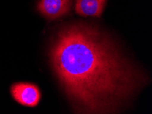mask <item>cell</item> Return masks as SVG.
Segmentation results:
<instances>
[{
    "label": "cell",
    "mask_w": 152,
    "mask_h": 114,
    "mask_svg": "<svg viewBox=\"0 0 152 114\" xmlns=\"http://www.w3.org/2000/svg\"><path fill=\"white\" fill-rule=\"evenodd\" d=\"M53 71L77 113H113L139 91L147 77L122 56L109 37L85 23L64 26L53 38Z\"/></svg>",
    "instance_id": "1"
},
{
    "label": "cell",
    "mask_w": 152,
    "mask_h": 114,
    "mask_svg": "<svg viewBox=\"0 0 152 114\" xmlns=\"http://www.w3.org/2000/svg\"><path fill=\"white\" fill-rule=\"evenodd\" d=\"M10 93L16 102L28 107H36L41 99V92L39 88L31 83H14L10 87Z\"/></svg>",
    "instance_id": "2"
},
{
    "label": "cell",
    "mask_w": 152,
    "mask_h": 114,
    "mask_svg": "<svg viewBox=\"0 0 152 114\" xmlns=\"http://www.w3.org/2000/svg\"><path fill=\"white\" fill-rule=\"evenodd\" d=\"M70 8L71 0H40L37 4V10L49 21L66 15Z\"/></svg>",
    "instance_id": "3"
},
{
    "label": "cell",
    "mask_w": 152,
    "mask_h": 114,
    "mask_svg": "<svg viewBox=\"0 0 152 114\" xmlns=\"http://www.w3.org/2000/svg\"><path fill=\"white\" fill-rule=\"evenodd\" d=\"M107 0H75V11L82 17H97L102 15Z\"/></svg>",
    "instance_id": "4"
}]
</instances>
